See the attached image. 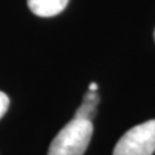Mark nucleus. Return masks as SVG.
I'll use <instances>...</instances> for the list:
<instances>
[{
  "instance_id": "0eeeda50",
  "label": "nucleus",
  "mask_w": 155,
  "mask_h": 155,
  "mask_svg": "<svg viewBox=\"0 0 155 155\" xmlns=\"http://www.w3.org/2000/svg\"><path fill=\"white\" fill-rule=\"evenodd\" d=\"M154 38H155V32H154Z\"/></svg>"
},
{
  "instance_id": "39448f33",
  "label": "nucleus",
  "mask_w": 155,
  "mask_h": 155,
  "mask_svg": "<svg viewBox=\"0 0 155 155\" xmlns=\"http://www.w3.org/2000/svg\"><path fill=\"white\" fill-rule=\"evenodd\" d=\"M9 107V98L4 92H0V119L4 116Z\"/></svg>"
},
{
  "instance_id": "7ed1b4c3",
  "label": "nucleus",
  "mask_w": 155,
  "mask_h": 155,
  "mask_svg": "<svg viewBox=\"0 0 155 155\" xmlns=\"http://www.w3.org/2000/svg\"><path fill=\"white\" fill-rule=\"evenodd\" d=\"M69 0H27L30 11L39 17H53L66 8Z\"/></svg>"
},
{
  "instance_id": "f257e3e1",
  "label": "nucleus",
  "mask_w": 155,
  "mask_h": 155,
  "mask_svg": "<svg viewBox=\"0 0 155 155\" xmlns=\"http://www.w3.org/2000/svg\"><path fill=\"white\" fill-rule=\"evenodd\" d=\"M93 134L91 120L74 119L69 122L57 136L48 150V155H83Z\"/></svg>"
},
{
  "instance_id": "20e7f679",
  "label": "nucleus",
  "mask_w": 155,
  "mask_h": 155,
  "mask_svg": "<svg viewBox=\"0 0 155 155\" xmlns=\"http://www.w3.org/2000/svg\"><path fill=\"white\" fill-rule=\"evenodd\" d=\"M100 104V94L97 92L88 91L83 97V102L79 106L74 115V119H83V120H91L94 118L97 106Z\"/></svg>"
},
{
  "instance_id": "423d86ee",
  "label": "nucleus",
  "mask_w": 155,
  "mask_h": 155,
  "mask_svg": "<svg viewBox=\"0 0 155 155\" xmlns=\"http://www.w3.org/2000/svg\"><path fill=\"white\" fill-rule=\"evenodd\" d=\"M97 88H98V87H97V84H96V83H91V84H89V89H88V91L97 92Z\"/></svg>"
},
{
  "instance_id": "f03ea898",
  "label": "nucleus",
  "mask_w": 155,
  "mask_h": 155,
  "mask_svg": "<svg viewBox=\"0 0 155 155\" xmlns=\"http://www.w3.org/2000/svg\"><path fill=\"white\" fill-rule=\"evenodd\" d=\"M155 151V119L130 128L115 145L113 155H153Z\"/></svg>"
}]
</instances>
